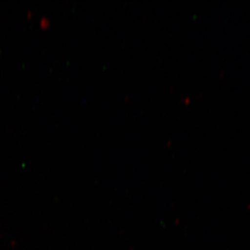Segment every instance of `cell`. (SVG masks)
I'll use <instances>...</instances> for the list:
<instances>
[{"label":"cell","mask_w":250,"mask_h":250,"mask_svg":"<svg viewBox=\"0 0 250 250\" xmlns=\"http://www.w3.org/2000/svg\"><path fill=\"white\" fill-rule=\"evenodd\" d=\"M48 24H49V21L47 19H45V18L42 19V21H41V26L46 27L48 26Z\"/></svg>","instance_id":"cell-1"}]
</instances>
